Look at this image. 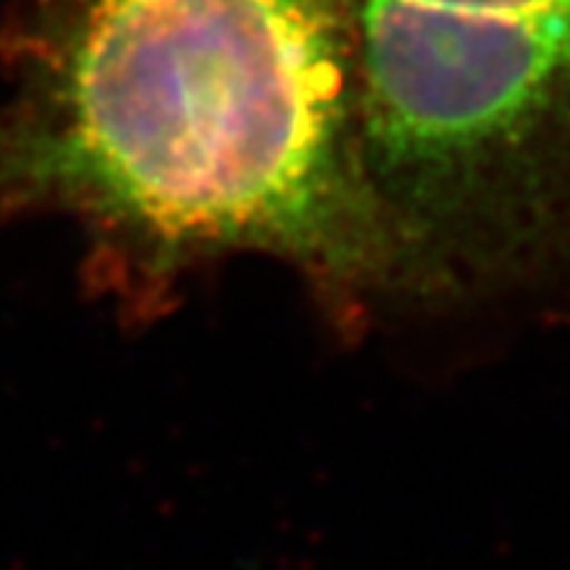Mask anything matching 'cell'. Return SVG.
Wrapping results in <instances>:
<instances>
[{
  "instance_id": "cell-2",
  "label": "cell",
  "mask_w": 570,
  "mask_h": 570,
  "mask_svg": "<svg viewBox=\"0 0 570 570\" xmlns=\"http://www.w3.org/2000/svg\"><path fill=\"white\" fill-rule=\"evenodd\" d=\"M416 3H445V7L521 9V12H570V0H416Z\"/></svg>"
},
{
  "instance_id": "cell-1",
  "label": "cell",
  "mask_w": 570,
  "mask_h": 570,
  "mask_svg": "<svg viewBox=\"0 0 570 570\" xmlns=\"http://www.w3.org/2000/svg\"><path fill=\"white\" fill-rule=\"evenodd\" d=\"M0 225L65 216L137 315L225 256L338 315L402 294L355 122L350 0H7Z\"/></svg>"
}]
</instances>
